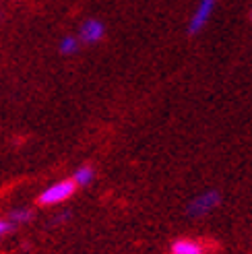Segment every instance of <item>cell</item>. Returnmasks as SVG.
I'll return each mask as SVG.
<instances>
[{
  "label": "cell",
  "mask_w": 252,
  "mask_h": 254,
  "mask_svg": "<svg viewBox=\"0 0 252 254\" xmlns=\"http://www.w3.org/2000/svg\"><path fill=\"white\" fill-rule=\"evenodd\" d=\"M219 202H221V194L217 190H205L203 194H198L190 205H188V213H190L192 217H205L213 209L219 207Z\"/></svg>",
  "instance_id": "cell-2"
},
{
  "label": "cell",
  "mask_w": 252,
  "mask_h": 254,
  "mask_svg": "<svg viewBox=\"0 0 252 254\" xmlns=\"http://www.w3.org/2000/svg\"><path fill=\"white\" fill-rule=\"evenodd\" d=\"M29 219H31V211L29 209H15L10 213L8 221H12V223H27Z\"/></svg>",
  "instance_id": "cell-8"
},
{
  "label": "cell",
  "mask_w": 252,
  "mask_h": 254,
  "mask_svg": "<svg viewBox=\"0 0 252 254\" xmlns=\"http://www.w3.org/2000/svg\"><path fill=\"white\" fill-rule=\"evenodd\" d=\"M77 50H79V40H77V37L66 35L64 40L60 42V52H62V54H66V56H68V54H74Z\"/></svg>",
  "instance_id": "cell-7"
},
{
  "label": "cell",
  "mask_w": 252,
  "mask_h": 254,
  "mask_svg": "<svg viewBox=\"0 0 252 254\" xmlns=\"http://www.w3.org/2000/svg\"><path fill=\"white\" fill-rule=\"evenodd\" d=\"M8 230H10V221H2V219H0V238H2Z\"/></svg>",
  "instance_id": "cell-9"
},
{
  "label": "cell",
  "mask_w": 252,
  "mask_h": 254,
  "mask_svg": "<svg viewBox=\"0 0 252 254\" xmlns=\"http://www.w3.org/2000/svg\"><path fill=\"white\" fill-rule=\"evenodd\" d=\"M74 190H77V186H74L72 180H60V182H54L50 184L44 192L40 194V198H37V202H40L42 207H50V205H60V202L68 200Z\"/></svg>",
  "instance_id": "cell-1"
},
{
  "label": "cell",
  "mask_w": 252,
  "mask_h": 254,
  "mask_svg": "<svg viewBox=\"0 0 252 254\" xmlns=\"http://www.w3.org/2000/svg\"><path fill=\"white\" fill-rule=\"evenodd\" d=\"M250 21H252V10H250Z\"/></svg>",
  "instance_id": "cell-10"
},
{
  "label": "cell",
  "mask_w": 252,
  "mask_h": 254,
  "mask_svg": "<svg viewBox=\"0 0 252 254\" xmlns=\"http://www.w3.org/2000/svg\"><path fill=\"white\" fill-rule=\"evenodd\" d=\"M104 33H106L104 23L97 21V19H89L81 25L79 35H81V42H85V44H97L104 37Z\"/></svg>",
  "instance_id": "cell-4"
},
{
  "label": "cell",
  "mask_w": 252,
  "mask_h": 254,
  "mask_svg": "<svg viewBox=\"0 0 252 254\" xmlns=\"http://www.w3.org/2000/svg\"><path fill=\"white\" fill-rule=\"evenodd\" d=\"M215 2L217 0H200L192 19H190V23H188V33L196 35L200 29H205V25L209 23L211 12H213V8H215Z\"/></svg>",
  "instance_id": "cell-3"
},
{
  "label": "cell",
  "mask_w": 252,
  "mask_h": 254,
  "mask_svg": "<svg viewBox=\"0 0 252 254\" xmlns=\"http://www.w3.org/2000/svg\"><path fill=\"white\" fill-rule=\"evenodd\" d=\"M203 244L194 240H178L172 244V254H203Z\"/></svg>",
  "instance_id": "cell-5"
},
{
  "label": "cell",
  "mask_w": 252,
  "mask_h": 254,
  "mask_svg": "<svg viewBox=\"0 0 252 254\" xmlns=\"http://www.w3.org/2000/svg\"><path fill=\"white\" fill-rule=\"evenodd\" d=\"M93 176H95V172L91 166H81L77 172H74V176L70 180L74 182V186H87V184L93 182Z\"/></svg>",
  "instance_id": "cell-6"
}]
</instances>
